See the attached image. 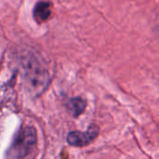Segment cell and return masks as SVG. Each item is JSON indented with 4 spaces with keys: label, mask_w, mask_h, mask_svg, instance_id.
I'll return each instance as SVG.
<instances>
[{
    "label": "cell",
    "mask_w": 159,
    "mask_h": 159,
    "mask_svg": "<svg viewBox=\"0 0 159 159\" xmlns=\"http://www.w3.org/2000/svg\"><path fill=\"white\" fill-rule=\"evenodd\" d=\"M21 78L26 89L34 96L42 94L50 81V75L43 60L33 50L24 49L19 58Z\"/></svg>",
    "instance_id": "1"
},
{
    "label": "cell",
    "mask_w": 159,
    "mask_h": 159,
    "mask_svg": "<svg viewBox=\"0 0 159 159\" xmlns=\"http://www.w3.org/2000/svg\"><path fill=\"white\" fill-rule=\"evenodd\" d=\"M65 105H66L68 112L74 117L79 116L81 114H83V112L86 109V102L84 99L80 97H75V98L70 99Z\"/></svg>",
    "instance_id": "5"
},
{
    "label": "cell",
    "mask_w": 159,
    "mask_h": 159,
    "mask_svg": "<svg viewBox=\"0 0 159 159\" xmlns=\"http://www.w3.org/2000/svg\"><path fill=\"white\" fill-rule=\"evenodd\" d=\"M51 14V4L49 2H38L34 9V17L37 22L47 20Z\"/></svg>",
    "instance_id": "4"
},
{
    "label": "cell",
    "mask_w": 159,
    "mask_h": 159,
    "mask_svg": "<svg viewBox=\"0 0 159 159\" xmlns=\"http://www.w3.org/2000/svg\"><path fill=\"white\" fill-rule=\"evenodd\" d=\"M100 129L93 125L86 131H71L66 137V142L69 145L74 147H84L91 143L99 135Z\"/></svg>",
    "instance_id": "3"
},
{
    "label": "cell",
    "mask_w": 159,
    "mask_h": 159,
    "mask_svg": "<svg viewBox=\"0 0 159 159\" xmlns=\"http://www.w3.org/2000/svg\"><path fill=\"white\" fill-rule=\"evenodd\" d=\"M37 141L36 130L32 126H26L20 129L10 147V155L16 158L26 157L35 146Z\"/></svg>",
    "instance_id": "2"
}]
</instances>
